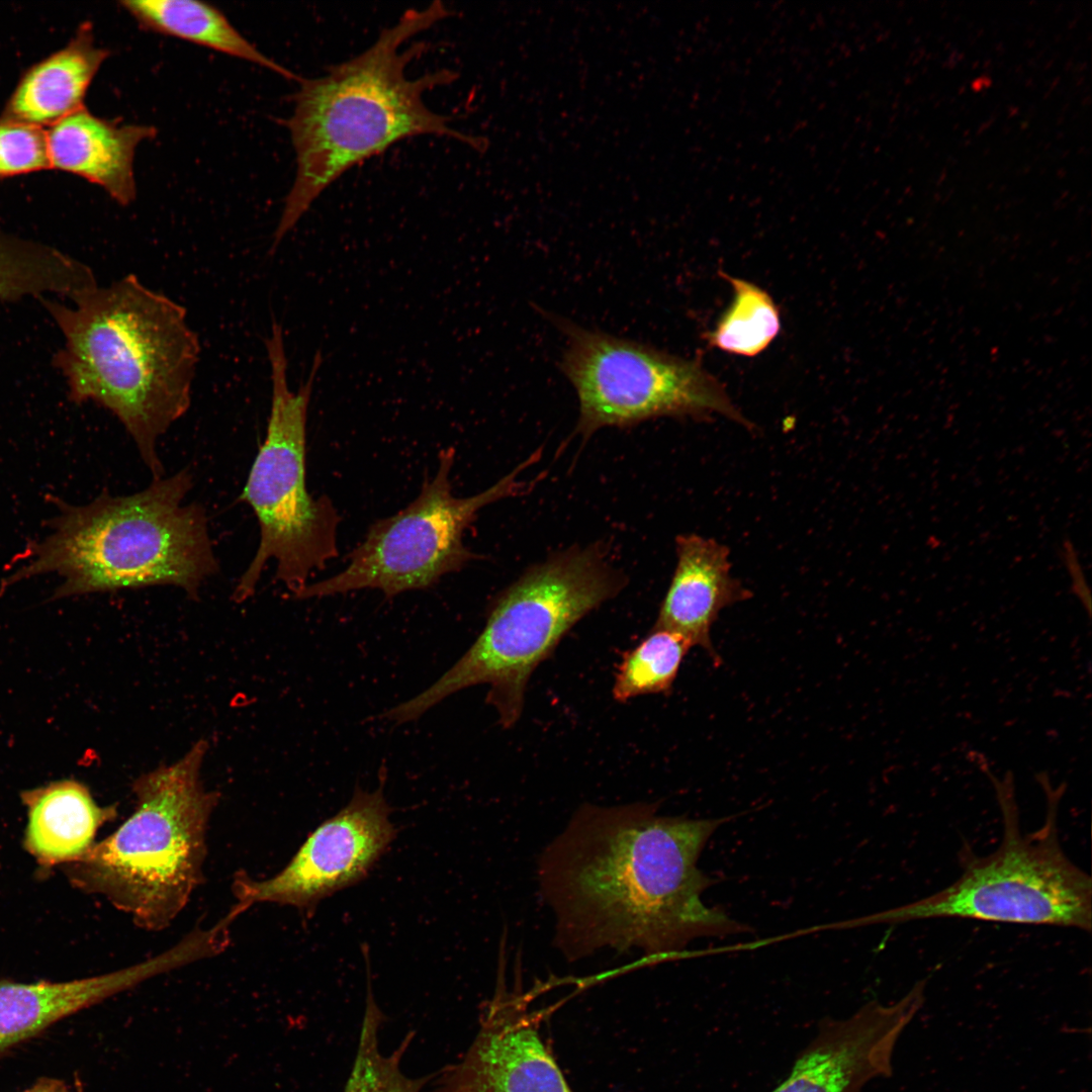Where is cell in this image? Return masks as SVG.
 Wrapping results in <instances>:
<instances>
[{"label": "cell", "instance_id": "20", "mask_svg": "<svg viewBox=\"0 0 1092 1092\" xmlns=\"http://www.w3.org/2000/svg\"><path fill=\"white\" fill-rule=\"evenodd\" d=\"M84 262L48 244L0 231V300L72 298L96 286Z\"/></svg>", "mask_w": 1092, "mask_h": 1092}, {"label": "cell", "instance_id": "7", "mask_svg": "<svg viewBox=\"0 0 1092 1092\" xmlns=\"http://www.w3.org/2000/svg\"><path fill=\"white\" fill-rule=\"evenodd\" d=\"M1002 814L999 846L979 855L965 843L959 852V878L919 900L869 917L868 923L899 924L935 918L1051 925L1091 931L1092 881L1065 853L1058 814L1066 785L1053 788L1036 777L1046 800L1039 828L1023 832L1013 776L990 774Z\"/></svg>", "mask_w": 1092, "mask_h": 1092}, {"label": "cell", "instance_id": "25", "mask_svg": "<svg viewBox=\"0 0 1092 1092\" xmlns=\"http://www.w3.org/2000/svg\"><path fill=\"white\" fill-rule=\"evenodd\" d=\"M1062 557L1068 573L1071 576L1072 588L1078 599L1086 607L1088 614L1090 615L1091 600L1089 587L1086 583L1085 575L1082 565L1078 559L1077 552L1071 541L1066 540L1062 548Z\"/></svg>", "mask_w": 1092, "mask_h": 1092}, {"label": "cell", "instance_id": "9", "mask_svg": "<svg viewBox=\"0 0 1092 1092\" xmlns=\"http://www.w3.org/2000/svg\"><path fill=\"white\" fill-rule=\"evenodd\" d=\"M566 338L560 369L579 403L576 432L588 438L605 427H630L659 418L722 416L748 430L753 424L697 359L669 354L554 317Z\"/></svg>", "mask_w": 1092, "mask_h": 1092}, {"label": "cell", "instance_id": "8", "mask_svg": "<svg viewBox=\"0 0 1092 1092\" xmlns=\"http://www.w3.org/2000/svg\"><path fill=\"white\" fill-rule=\"evenodd\" d=\"M266 350L272 382L270 416L265 440L240 496L257 517L260 541L235 588L237 601L254 593L271 560L276 562V578L296 596L307 585L308 576L338 554L340 516L327 495L314 498L306 485L307 411L323 362L321 351L313 357L307 379L291 391L282 327L275 318Z\"/></svg>", "mask_w": 1092, "mask_h": 1092}, {"label": "cell", "instance_id": "22", "mask_svg": "<svg viewBox=\"0 0 1092 1092\" xmlns=\"http://www.w3.org/2000/svg\"><path fill=\"white\" fill-rule=\"evenodd\" d=\"M369 979L358 1045L344 1092H423L432 1074L412 1078L401 1069L414 1031L390 1054L381 1050L380 1033L387 1018L375 1001Z\"/></svg>", "mask_w": 1092, "mask_h": 1092}, {"label": "cell", "instance_id": "21", "mask_svg": "<svg viewBox=\"0 0 1092 1092\" xmlns=\"http://www.w3.org/2000/svg\"><path fill=\"white\" fill-rule=\"evenodd\" d=\"M719 275L730 283L733 298L715 328L704 338L709 346L723 352L757 356L780 333V310L769 293L758 285L723 271H719Z\"/></svg>", "mask_w": 1092, "mask_h": 1092}, {"label": "cell", "instance_id": "23", "mask_svg": "<svg viewBox=\"0 0 1092 1092\" xmlns=\"http://www.w3.org/2000/svg\"><path fill=\"white\" fill-rule=\"evenodd\" d=\"M693 647L678 633L653 629L622 656L613 687L614 699L625 703L649 694H668L680 664Z\"/></svg>", "mask_w": 1092, "mask_h": 1092}, {"label": "cell", "instance_id": "26", "mask_svg": "<svg viewBox=\"0 0 1092 1092\" xmlns=\"http://www.w3.org/2000/svg\"><path fill=\"white\" fill-rule=\"evenodd\" d=\"M20 1092H73L62 1079L54 1077L38 1078L31 1086Z\"/></svg>", "mask_w": 1092, "mask_h": 1092}, {"label": "cell", "instance_id": "24", "mask_svg": "<svg viewBox=\"0 0 1092 1092\" xmlns=\"http://www.w3.org/2000/svg\"><path fill=\"white\" fill-rule=\"evenodd\" d=\"M51 169L42 127L0 118V178Z\"/></svg>", "mask_w": 1092, "mask_h": 1092}, {"label": "cell", "instance_id": "2", "mask_svg": "<svg viewBox=\"0 0 1092 1092\" xmlns=\"http://www.w3.org/2000/svg\"><path fill=\"white\" fill-rule=\"evenodd\" d=\"M452 15L439 0L405 10L359 55L329 66L324 75L302 78L294 107L284 120L295 152L296 173L273 235L271 252L320 195L344 173L394 144L419 135L459 141L479 149L478 139L430 109L425 95L452 84L450 69L408 77L406 69L428 49L404 43Z\"/></svg>", "mask_w": 1092, "mask_h": 1092}, {"label": "cell", "instance_id": "17", "mask_svg": "<svg viewBox=\"0 0 1092 1092\" xmlns=\"http://www.w3.org/2000/svg\"><path fill=\"white\" fill-rule=\"evenodd\" d=\"M27 810L24 847L43 868L81 858L95 843L98 830L115 819V805L100 806L76 780H61L20 795Z\"/></svg>", "mask_w": 1092, "mask_h": 1092}, {"label": "cell", "instance_id": "15", "mask_svg": "<svg viewBox=\"0 0 1092 1092\" xmlns=\"http://www.w3.org/2000/svg\"><path fill=\"white\" fill-rule=\"evenodd\" d=\"M675 550V569L653 629L680 634L720 665L711 628L723 609L748 600L752 594L732 575L726 545L713 538L686 534L676 537Z\"/></svg>", "mask_w": 1092, "mask_h": 1092}, {"label": "cell", "instance_id": "1", "mask_svg": "<svg viewBox=\"0 0 1092 1092\" xmlns=\"http://www.w3.org/2000/svg\"><path fill=\"white\" fill-rule=\"evenodd\" d=\"M655 803L584 804L543 850L538 878L555 917L554 944L569 962L604 948L668 957L701 936L747 931L701 896L697 868L724 819L657 814Z\"/></svg>", "mask_w": 1092, "mask_h": 1092}, {"label": "cell", "instance_id": "16", "mask_svg": "<svg viewBox=\"0 0 1092 1092\" xmlns=\"http://www.w3.org/2000/svg\"><path fill=\"white\" fill-rule=\"evenodd\" d=\"M156 134L153 125L108 120L82 107L47 130L50 165L97 184L126 206L136 196L135 150Z\"/></svg>", "mask_w": 1092, "mask_h": 1092}, {"label": "cell", "instance_id": "5", "mask_svg": "<svg viewBox=\"0 0 1092 1092\" xmlns=\"http://www.w3.org/2000/svg\"><path fill=\"white\" fill-rule=\"evenodd\" d=\"M206 748L201 740L178 761L138 778L131 815L63 866L75 888L105 898L144 930L169 927L203 882L207 831L218 802L200 779Z\"/></svg>", "mask_w": 1092, "mask_h": 1092}, {"label": "cell", "instance_id": "19", "mask_svg": "<svg viewBox=\"0 0 1092 1092\" xmlns=\"http://www.w3.org/2000/svg\"><path fill=\"white\" fill-rule=\"evenodd\" d=\"M120 6L145 30L181 38L262 66L287 79L300 77L269 59L215 6L195 0H122Z\"/></svg>", "mask_w": 1092, "mask_h": 1092}, {"label": "cell", "instance_id": "12", "mask_svg": "<svg viewBox=\"0 0 1092 1092\" xmlns=\"http://www.w3.org/2000/svg\"><path fill=\"white\" fill-rule=\"evenodd\" d=\"M430 1083L431 1092H573L526 996L508 992L502 980L467 1051Z\"/></svg>", "mask_w": 1092, "mask_h": 1092}, {"label": "cell", "instance_id": "18", "mask_svg": "<svg viewBox=\"0 0 1092 1092\" xmlns=\"http://www.w3.org/2000/svg\"><path fill=\"white\" fill-rule=\"evenodd\" d=\"M108 56L96 44L92 24L82 23L66 47L23 74L0 118L42 127L84 107L88 87Z\"/></svg>", "mask_w": 1092, "mask_h": 1092}, {"label": "cell", "instance_id": "11", "mask_svg": "<svg viewBox=\"0 0 1092 1092\" xmlns=\"http://www.w3.org/2000/svg\"><path fill=\"white\" fill-rule=\"evenodd\" d=\"M383 781L373 792L356 787L349 803L324 821L275 876L256 880L237 873L236 904L292 906L311 914L325 898L363 880L396 837Z\"/></svg>", "mask_w": 1092, "mask_h": 1092}, {"label": "cell", "instance_id": "6", "mask_svg": "<svg viewBox=\"0 0 1092 1092\" xmlns=\"http://www.w3.org/2000/svg\"><path fill=\"white\" fill-rule=\"evenodd\" d=\"M623 574L599 545L572 547L527 570L492 602L468 650L429 688L381 718L415 721L449 696L487 684L486 703L504 728L520 719L528 681L565 634L624 587Z\"/></svg>", "mask_w": 1092, "mask_h": 1092}, {"label": "cell", "instance_id": "14", "mask_svg": "<svg viewBox=\"0 0 1092 1092\" xmlns=\"http://www.w3.org/2000/svg\"><path fill=\"white\" fill-rule=\"evenodd\" d=\"M168 948L149 960L106 974L66 981H0V1058L57 1022L161 974L179 969Z\"/></svg>", "mask_w": 1092, "mask_h": 1092}, {"label": "cell", "instance_id": "4", "mask_svg": "<svg viewBox=\"0 0 1092 1092\" xmlns=\"http://www.w3.org/2000/svg\"><path fill=\"white\" fill-rule=\"evenodd\" d=\"M192 486L191 471L182 469L129 495L104 491L82 506L55 497L59 513L48 522L50 534L14 558L3 587L56 573L62 583L54 599L151 585H175L195 597L218 562L204 508L183 503Z\"/></svg>", "mask_w": 1092, "mask_h": 1092}, {"label": "cell", "instance_id": "13", "mask_svg": "<svg viewBox=\"0 0 1092 1092\" xmlns=\"http://www.w3.org/2000/svg\"><path fill=\"white\" fill-rule=\"evenodd\" d=\"M927 981H917L899 1001L867 1003L847 1018L824 1021L788 1077L771 1092H860L892 1074L893 1051L922 1007Z\"/></svg>", "mask_w": 1092, "mask_h": 1092}, {"label": "cell", "instance_id": "10", "mask_svg": "<svg viewBox=\"0 0 1092 1092\" xmlns=\"http://www.w3.org/2000/svg\"><path fill=\"white\" fill-rule=\"evenodd\" d=\"M454 455L451 447L440 453L438 469L423 483L419 495L397 514L375 522L348 555L344 569L305 585L295 597L322 598L373 588L390 599L429 588L475 559L477 555L463 543L464 531L482 508L517 495L528 486L520 475L540 453L532 454L487 489L467 497L452 493Z\"/></svg>", "mask_w": 1092, "mask_h": 1092}, {"label": "cell", "instance_id": "3", "mask_svg": "<svg viewBox=\"0 0 1092 1092\" xmlns=\"http://www.w3.org/2000/svg\"><path fill=\"white\" fill-rule=\"evenodd\" d=\"M40 301L64 339L55 358L71 400L114 415L154 479L164 477L158 440L189 410L200 360L186 308L134 274Z\"/></svg>", "mask_w": 1092, "mask_h": 1092}]
</instances>
